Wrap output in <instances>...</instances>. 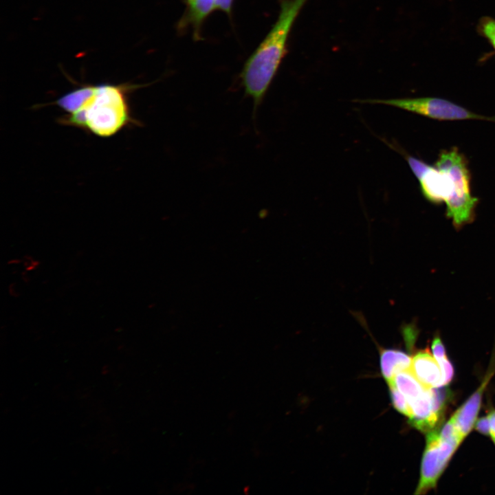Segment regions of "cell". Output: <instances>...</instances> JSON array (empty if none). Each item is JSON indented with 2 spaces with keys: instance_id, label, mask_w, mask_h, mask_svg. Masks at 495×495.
<instances>
[{
  "instance_id": "6da1fadb",
  "label": "cell",
  "mask_w": 495,
  "mask_h": 495,
  "mask_svg": "<svg viewBox=\"0 0 495 495\" xmlns=\"http://www.w3.org/2000/svg\"><path fill=\"white\" fill-rule=\"evenodd\" d=\"M142 85L130 83L85 84L52 104L65 111L57 122L100 138L111 137L123 129L141 126L133 118L129 95Z\"/></svg>"
},
{
  "instance_id": "7a4b0ae2",
  "label": "cell",
  "mask_w": 495,
  "mask_h": 495,
  "mask_svg": "<svg viewBox=\"0 0 495 495\" xmlns=\"http://www.w3.org/2000/svg\"><path fill=\"white\" fill-rule=\"evenodd\" d=\"M308 0H282L278 19L245 63L240 74L245 95L253 101V117L287 54L292 26Z\"/></svg>"
},
{
  "instance_id": "3957f363",
  "label": "cell",
  "mask_w": 495,
  "mask_h": 495,
  "mask_svg": "<svg viewBox=\"0 0 495 495\" xmlns=\"http://www.w3.org/2000/svg\"><path fill=\"white\" fill-rule=\"evenodd\" d=\"M435 166L447 173L451 181V191L445 201L447 216L456 227L469 223L473 219L478 200L471 195L466 159L453 148L441 153Z\"/></svg>"
},
{
  "instance_id": "277c9868",
  "label": "cell",
  "mask_w": 495,
  "mask_h": 495,
  "mask_svg": "<svg viewBox=\"0 0 495 495\" xmlns=\"http://www.w3.org/2000/svg\"><path fill=\"white\" fill-rule=\"evenodd\" d=\"M362 103L383 104L393 106L421 116L439 120H495L479 115L448 100L435 97L397 99L362 100Z\"/></svg>"
},
{
  "instance_id": "5b68a950",
  "label": "cell",
  "mask_w": 495,
  "mask_h": 495,
  "mask_svg": "<svg viewBox=\"0 0 495 495\" xmlns=\"http://www.w3.org/2000/svg\"><path fill=\"white\" fill-rule=\"evenodd\" d=\"M461 442L441 437L439 431L428 432L421 466L420 479L415 494L434 488L441 474Z\"/></svg>"
},
{
  "instance_id": "8992f818",
  "label": "cell",
  "mask_w": 495,
  "mask_h": 495,
  "mask_svg": "<svg viewBox=\"0 0 495 495\" xmlns=\"http://www.w3.org/2000/svg\"><path fill=\"white\" fill-rule=\"evenodd\" d=\"M406 160L419 182L423 196L432 204L445 201L451 191V181L448 174L415 157L408 155Z\"/></svg>"
},
{
  "instance_id": "52a82bcc",
  "label": "cell",
  "mask_w": 495,
  "mask_h": 495,
  "mask_svg": "<svg viewBox=\"0 0 495 495\" xmlns=\"http://www.w3.org/2000/svg\"><path fill=\"white\" fill-rule=\"evenodd\" d=\"M410 369L426 387L431 388L443 386L441 368L430 351L417 352L412 358Z\"/></svg>"
},
{
  "instance_id": "ba28073f",
  "label": "cell",
  "mask_w": 495,
  "mask_h": 495,
  "mask_svg": "<svg viewBox=\"0 0 495 495\" xmlns=\"http://www.w3.org/2000/svg\"><path fill=\"white\" fill-rule=\"evenodd\" d=\"M491 374L485 379L480 387L452 415L456 426L464 439L471 431L478 413L482 395Z\"/></svg>"
},
{
  "instance_id": "9c48e42d",
  "label": "cell",
  "mask_w": 495,
  "mask_h": 495,
  "mask_svg": "<svg viewBox=\"0 0 495 495\" xmlns=\"http://www.w3.org/2000/svg\"><path fill=\"white\" fill-rule=\"evenodd\" d=\"M215 0H190L187 1L186 10L179 21V28H190L194 38H201V30L204 22L214 10Z\"/></svg>"
},
{
  "instance_id": "30bf717a",
  "label": "cell",
  "mask_w": 495,
  "mask_h": 495,
  "mask_svg": "<svg viewBox=\"0 0 495 495\" xmlns=\"http://www.w3.org/2000/svg\"><path fill=\"white\" fill-rule=\"evenodd\" d=\"M412 358L406 353L395 349H384L380 353L382 373L388 383L396 373L410 368Z\"/></svg>"
},
{
  "instance_id": "8fae6325",
  "label": "cell",
  "mask_w": 495,
  "mask_h": 495,
  "mask_svg": "<svg viewBox=\"0 0 495 495\" xmlns=\"http://www.w3.org/2000/svg\"><path fill=\"white\" fill-rule=\"evenodd\" d=\"M393 385L406 398L408 402L419 397L427 388L413 374L410 368L395 374L388 383Z\"/></svg>"
},
{
  "instance_id": "7c38bea8",
  "label": "cell",
  "mask_w": 495,
  "mask_h": 495,
  "mask_svg": "<svg viewBox=\"0 0 495 495\" xmlns=\"http://www.w3.org/2000/svg\"><path fill=\"white\" fill-rule=\"evenodd\" d=\"M477 32L485 38L495 51V19L491 16H483L478 21Z\"/></svg>"
},
{
  "instance_id": "4fadbf2b",
  "label": "cell",
  "mask_w": 495,
  "mask_h": 495,
  "mask_svg": "<svg viewBox=\"0 0 495 495\" xmlns=\"http://www.w3.org/2000/svg\"><path fill=\"white\" fill-rule=\"evenodd\" d=\"M390 388V397L393 406L400 413L408 417L410 415V406L405 396L393 385L388 384Z\"/></svg>"
},
{
  "instance_id": "5bb4252c",
  "label": "cell",
  "mask_w": 495,
  "mask_h": 495,
  "mask_svg": "<svg viewBox=\"0 0 495 495\" xmlns=\"http://www.w3.org/2000/svg\"><path fill=\"white\" fill-rule=\"evenodd\" d=\"M443 374V386L448 385L454 375V369L447 356L437 361Z\"/></svg>"
},
{
  "instance_id": "9a60e30c",
  "label": "cell",
  "mask_w": 495,
  "mask_h": 495,
  "mask_svg": "<svg viewBox=\"0 0 495 495\" xmlns=\"http://www.w3.org/2000/svg\"><path fill=\"white\" fill-rule=\"evenodd\" d=\"M432 351L433 356L437 361L445 358L446 353L444 345L439 337H435L432 343Z\"/></svg>"
},
{
  "instance_id": "2e32d148",
  "label": "cell",
  "mask_w": 495,
  "mask_h": 495,
  "mask_svg": "<svg viewBox=\"0 0 495 495\" xmlns=\"http://www.w3.org/2000/svg\"><path fill=\"white\" fill-rule=\"evenodd\" d=\"M234 0H215L214 10H219L228 16L232 15Z\"/></svg>"
},
{
  "instance_id": "e0dca14e",
  "label": "cell",
  "mask_w": 495,
  "mask_h": 495,
  "mask_svg": "<svg viewBox=\"0 0 495 495\" xmlns=\"http://www.w3.org/2000/svg\"><path fill=\"white\" fill-rule=\"evenodd\" d=\"M39 261L30 255H25L22 258L24 270L28 272L36 270L39 265Z\"/></svg>"
},
{
  "instance_id": "ac0fdd59",
  "label": "cell",
  "mask_w": 495,
  "mask_h": 495,
  "mask_svg": "<svg viewBox=\"0 0 495 495\" xmlns=\"http://www.w3.org/2000/svg\"><path fill=\"white\" fill-rule=\"evenodd\" d=\"M476 429L483 434H490V426L488 417H481L477 420L476 423Z\"/></svg>"
},
{
  "instance_id": "d6986e66",
  "label": "cell",
  "mask_w": 495,
  "mask_h": 495,
  "mask_svg": "<svg viewBox=\"0 0 495 495\" xmlns=\"http://www.w3.org/2000/svg\"><path fill=\"white\" fill-rule=\"evenodd\" d=\"M488 419L490 426V433L492 439H495V410L490 412L488 415Z\"/></svg>"
},
{
  "instance_id": "ffe728a7",
  "label": "cell",
  "mask_w": 495,
  "mask_h": 495,
  "mask_svg": "<svg viewBox=\"0 0 495 495\" xmlns=\"http://www.w3.org/2000/svg\"><path fill=\"white\" fill-rule=\"evenodd\" d=\"M9 294L12 297H18L20 295V290L16 283H12L8 287Z\"/></svg>"
},
{
  "instance_id": "44dd1931",
  "label": "cell",
  "mask_w": 495,
  "mask_h": 495,
  "mask_svg": "<svg viewBox=\"0 0 495 495\" xmlns=\"http://www.w3.org/2000/svg\"><path fill=\"white\" fill-rule=\"evenodd\" d=\"M21 278L24 283H28L30 280L28 272L24 270L21 274Z\"/></svg>"
},
{
  "instance_id": "7402d4cb",
  "label": "cell",
  "mask_w": 495,
  "mask_h": 495,
  "mask_svg": "<svg viewBox=\"0 0 495 495\" xmlns=\"http://www.w3.org/2000/svg\"><path fill=\"white\" fill-rule=\"evenodd\" d=\"M8 263L9 265H18L20 263H22V259L19 258H13L8 261Z\"/></svg>"
},
{
  "instance_id": "603a6c76",
  "label": "cell",
  "mask_w": 495,
  "mask_h": 495,
  "mask_svg": "<svg viewBox=\"0 0 495 495\" xmlns=\"http://www.w3.org/2000/svg\"><path fill=\"white\" fill-rule=\"evenodd\" d=\"M493 441H494V443H495V439H493Z\"/></svg>"
},
{
  "instance_id": "cb8c5ba5",
  "label": "cell",
  "mask_w": 495,
  "mask_h": 495,
  "mask_svg": "<svg viewBox=\"0 0 495 495\" xmlns=\"http://www.w3.org/2000/svg\"><path fill=\"white\" fill-rule=\"evenodd\" d=\"M190 1V0H186V1Z\"/></svg>"
}]
</instances>
